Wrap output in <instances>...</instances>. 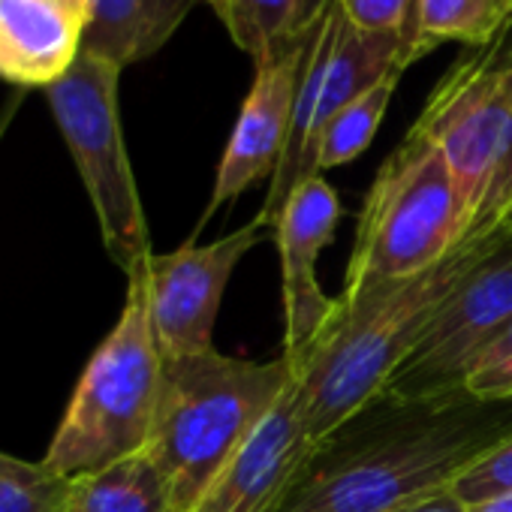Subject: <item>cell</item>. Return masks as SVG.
Masks as SVG:
<instances>
[{
    "label": "cell",
    "mask_w": 512,
    "mask_h": 512,
    "mask_svg": "<svg viewBox=\"0 0 512 512\" xmlns=\"http://www.w3.org/2000/svg\"><path fill=\"white\" fill-rule=\"evenodd\" d=\"M404 70H392L386 73L377 85H371L365 94H359L356 100H350L323 130L320 136V148H317V172H329L338 166L353 163L362 151H368V145L374 142L383 115L395 97V88L401 82Z\"/></svg>",
    "instance_id": "cell-18"
},
{
    "label": "cell",
    "mask_w": 512,
    "mask_h": 512,
    "mask_svg": "<svg viewBox=\"0 0 512 512\" xmlns=\"http://www.w3.org/2000/svg\"><path fill=\"white\" fill-rule=\"evenodd\" d=\"M449 491L464 506H473L500 494H512V434L494 443L491 449H485L473 464H467L455 476Z\"/></svg>",
    "instance_id": "cell-20"
},
{
    "label": "cell",
    "mask_w": 512,
    "mask_h": 512,
    "mask_svg": "<svg viewBox=\"0 0 512 512\" xmlns=\"http://www.w3.org/2000/svg\"><path fill=\"white\" fill-rule=\"evenodd\" d=\"M464 235L467 214L443 154L410 130L362 199L347 281L335 299L353 305L404 284L437 266Z\"/></svg>",
    "instance_id": "cell-4"
},
{
    "label": "cell",
    "mask_w": 512,
    "mask_h": 512,
    "mask_svg": "<svg viewBox=\"0 0 512 512\" xmlns=\"http://www.w3.org/2000/svg\"><path fill=\"white\" fill-rule=\"evenodd\" d=\"M512 323V235H503L437 305L413 353L380 395L434 398L464 392L482 350Z\"/></svg>",
    "instance_id": "cell-8"
},
{
    "label": "cell",
    "mask_w": 512,
    "mask_h": 512,
    "mask_svg": "<svg viewBox=\"0 0 512 512\" xmlns=\"http://www.w3.org/2000/svg\"><path fill=\"white\" fill-rule=\"evenodd\" d=\"M70 479L46 461L0 452V512H64Z\"/></svg>",
    "instance_id": "cell-19"
},
{
    "label": "cell",
    "mask_w": 512,
    "mask_h": 512,
    "mask_svg": "<svg viewBox=\"0 0 512 512\" xmlns=\"http://www.w3.org/2000/svg\"><path fill=\"white\" fill-rule=\"evenodd\" d=\"M61 4L64 7H70L82 22H85V16H88V4H91V0H61Z\"/></svg>",
    "instance_id": "cell-27"
},
{
    "label": "cell",
    "mask_w": 512,
    "mask_h": 512,
    "mask_svg": "<svg viewBox=\"0 0 512 512\" xmlns=\"http://www.w3.org/2000/svg\"><path fill=\"white\" fill-rule=\"evenodd\" d=\"M344 19L368 34H404L416 37V7L419 0H338Z\"/></svg>",
    "instance_id": "cell-22"
},
{
    "label": "cell",
    "mask_w": 512,
    "mask_h": 512,
    "mask_svg": "<svg viewBox=\"0 0 512 512\" xmlns=\"http://www.w3.org/2000/svg\"><path fill=\"white\" fill-rule=\"evenodd\" d=\"M0 133H4V124H0Z\"/></svg>",
    "instance_id": "cell-28"
},
{
    "label": "cell",
    "mask_w": 512,
    "mask_h": 512,
    "mask_svg": "<svg viewBox=\"0 0 512 512\" xmlns=\"http://www.w3.org/2000/svg\"><path fill=\"white\" fill-rule=\"evenodd\" d=\"M467 512H512V494H500V497L473 503V506H467Z\"/></svg>",
    "instance_id": "cell-26"
},
{
    "label": "cell",
    "mask_w": 512,
    "mask_h": 512,
    "mask_svg": "<svg viewBox=\"0 0 512 512\" xmlns=\"http://www.w3.org/2000/svg\"><path fill=\"white\" fill-rule=\"evenodd\" d=\"M500 235H512V160H509V169L500 178L491 202L482 208V214L473 220V226L464 238H500Z\"/></svg>",
    "instance_id": "cell-23"
},
{
    "label": "cell",
    "mask_w": 512,
    "mask_h": 512,
    "mask_svg": "<svg viewBox=\"0 0 512 512\" xmlns=\"http://www.w3.org/2000/svg\"><path fill=\"white\" fill-rule=\"evenodd\" d=\"M266 229V223L253 217L247 226L211 244H196L190 238L172 253H151V260L142 266V281L148 320L163 362L214 350V326L229 278L263 241Z\"/></svg>",
    "instance_id": "cell-9"
},
{
    "label": "cell",
    "mask_w": 512,
    "mask_h": 512,
    "mask_svg": "<svg viewBox=\"0 0 512 512\" xmlns=\"http://www.w3.org/2000/svg\"><path fill=\"white\" fill-rule=\"evenodd\" d=\"M64 512H175L169 485L142 449L70 479Z\"/></svg>",
    "instance_id": "cell-15"
},
{
    "label": "cell",
    "mask_w": 512,
    "mask_h": 512,
    "mask_svg": "<svg viewBox=\"0 0 512 512\" xmlns=\"http://www.w3.org/2000/svg\"><path fill=\"white\" fill-rule=\"evenodd\" d=\"M121 73L124 70L115 64L82 52L76 64L46 88V97L94 205L103 244L130 278L151 260L154 250L121 127Z\"/></svg>",
    "instance_id": "cell-6"
},
{
    "label": "cell",
    "mask_w": 512,
    "mask_h": 512,
    "mask_svg": "<svg viewBox=\"0 0 512 512\" xmlns=\"http://www.w3.org/2000/svg\"><path fill=\"white\" fill-rule=\"evenodd\" d=\"M205 4L220 19L235 49L256 67L296 37L302 0H205Z\"/></svg>",
    "instance_id": "cell-17"
},
{
    "label": "cell",
    "mask_w": 512,
    "mask_h": 512,
    "mask_svg": "<svg viewBox=\"0 0 512 512\" xmlns=\"http://www.w3.org/2000/svg\"><path fill=\"white\" fill-rule=\"evenodd\" d=\"M329 4H332V0H302V4H299V19H296V37L308 34L323 19Z\"/></svg>",
    "instance_id": "cell-25"
},
{
    "label": "cell",
    "mask_w": 512,
    "mask_h": 512,
    "mask_svg": "<svg viewBox=\"0 0 512 512\" xmlns=\"http://www.w3.org/2000/svg\"><path fill=\"white\" fill-rule=\"evenodd\" d=\"M401 512H467V506L449 488H443V491L428 494V497H422L419 503H413V506H407Z\"/></svg>",
    "instance_id": "cell-24"
},
{
    "label": "cell",
    "mask_w": 512,
    "mask_h": 512,
    "mask_svg": "<svg viewBox=\"0 0 512 512\" xmlns=\"http://www.w3.org/2000/svg\"><path fill=\"white\" fill-rule=\"evenodd\" d=\"M308 452L311 437L305 428L302 383L293 365V380L278 404L226 461L193 512H278Z\"/></svg>",
    "instance_id": "cell-12"
},
{
    "label": "cell",
    "mask_w": 512,
    "mask_h": 512,
    "mask_svg": "<svg viewBox=\"0 0 512 512\" xmlns=\"http://www.w3.org/2000/svg\"><path fill=\"white\" fill-rule=\"evenodd\" d=\"M314 31L317 25L308 34L293 37L269 61L256 64L253 85L241 103L226 151L217 163L211 199L202 211L196 232L220 211V205L238 199L244 190L256 187L266 178H275L293 130V106L314 46Z\"/></svg>",
    "instance_id": "cell-10"
},
{
    "label": "cell",
    "mask_w": 512,
    "mask_h": 512,
    "mask_svg": "<svg viewBox=\"0 0 512 512\" xmlns=\"http://www.w3.org/2000/svg\"><path fill=\"white\" fill-rule=\"evenodd\" d=\"M512 434L509 401L377 395L311 452L278 512H401Z\"/></svg>",
    "instance_id": "cell-1"
},
{
    "label": "cell",
    "mask_w": 512,
    "mask_h": 512,
    "mask_svg": "<svg viewBox=\"0 0 512 512\" xmlns=\"http://www.w3.org/2000/svg\"><path fill=\"white\" fill-rule=\"evenodd\" d=\"M341 199L323 175L305 178L284 202L275 220L284 287V356L305 353L335 311V296H326L317 278V263L332 244Z\"/></svg>",
    "instance_id": "cell-11"
},
{
    "label": "cell",
    "mask_w": 512,
    "mask_h": 512,
    "mask_svg": "<svg viewBox=\"0 0 512 512\" xmlns=\"http://www.w3.org/2000/svg\"><path fill=\"white\" fill-rule=\"evenodd\" d=\"M199 0H91L82 52L118 70L157 55Z\"/></svg>",
    "instance_id": "cell-14"
},
{
    "label": "cell",
    "mask_w": 512,
    "mask_h": 512,
    "mask_svg": "<svg viewBox=\"0 0 512 512\" xmlns=\"http://www.w3.org/2000/svg\"><path fill=\"white\" fill-rule=\"evenodd\" d=\"M512 22V0H419L416 37L434 52L443 43L482 49Z\"/></svg>",
    "instance_id": "cell-16"
},
{
    "label": "cell",
    "mask_w": 512,
    "mask_h": 512,
    "mask_svg": "<svg viewBox=\"0 0 512 512\" xmlns=\"http://www.w3.org/2000/svg\"><path fill=\"white\" fill-rule=\"evenodd\" d=\"M82 31L61 0H0V79L46 91L82 55Z\"/></svg>",
    "instance_id": "cell-13"
},
{
    "label": "cell",
    "mask_w": 512,
    "mask_h": 512,
    "mask_svg": "<svg viewBox=\"0 0 512 512\" xmlns=\"http://www.w3.org/2000/svg\"><path fill=\"white\" fill-rule=\"evenodd\" d=\"M410 130L443 154L470 232L512 160V22L488 46L455 58Z\"/></svg>",
    "instance_id": "cell-7"
},
{
    "label": "cell",
    "mask_w": 512,
    "mask_h": 512,
    "mask_svg": "<svg viewBox=\"0 0 512 512\" xmlns=\"http://www.w3.org/2000/svg\"><path fill=\"white\" fill-rule=\"evenodd\" d=\"M464 392L479 401L512 404V323L482 350L464 377Z\"/></svg>",
    "instance_id": "cell-21"
},
{
    "label": "cell",
    "mask_w": 512,
    "mask_h": 512,
    "mask_svg": "<svg viewBox=\"0 0 512 512\" xmlns=\"http://www.w3.org/2000/svg\"><path fill=\"white\" fill-rule=\"evenodd\" d=\"M500 238H464L437 266L404 284L353 305L335 299V311L314 344L299 356H287L299 371L311 443L329 437L386 389L428 329L437 305Z\"/></svg>",
    "instance_id": "cell-2"
},
{
    "label": "cell",
    "mask_w": 512,
    "mask_h": 512,
    "mask_svg": "<svg viewBox=\"0 0 512 512\" xmlns=\"http://www.w3.org/2000/svg\"><path fill=\"white\" fill-rule=\"evenodd\" d=\"M163 383V356L148 320L142 269L127 278V299L115 329L88 359L46 464L73 479L148 446Z\"/></svg>",
    "instance_id": "cell-5"
},
{
    "label": "cell",
    "mask_w": 512,
    "mask_h": 512,
    "mask_svg": "<svg viewBox=\"0 0 512 512\" xmlns=\"http://www.w3.org/2000/svg\"><path fill=\"white\" fill-rule=\"evenodd\" d=\"M293 380V362L199 356L163 362L160 401L145 452L163 473L175 512H193L226 461L256 431Z\"/></svg>",
    "instance_id": "cell-3"
}]
</instances>
